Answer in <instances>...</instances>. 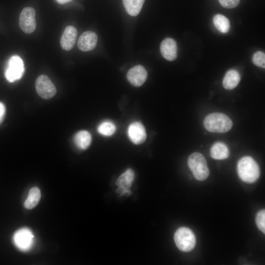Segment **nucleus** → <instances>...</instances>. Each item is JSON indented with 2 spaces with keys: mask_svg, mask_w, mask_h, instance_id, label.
<instances>
[{
  "mask_svg": "<svg viewBox=\"0 0 265 265\" xmlns=\"http://www.w3.org/2000/svg\"><path fill=\"white\" fill-rule=\"evenodd\" d=\"M160 51L162 56L168 61L175 60L177 56V46L171 38H166L161 43Z\"/></svg>",
  "mask_w": 265,
  "mask_h": 265,
  "instance_id": "obj_12",
  "label": "nucleus"
},
{
  "mask_svg": "<svg viewBox=\"0 0 265 265\" xmlns=\"http://www.w3.org/2000/svg\"><path fill=\"white\" fill-rule=\"evenodd\" d=\"M77 36L76 28L72 26H67L64 29L60 39V46L65 51H70L74 47Z\"/></svg>",
  "mask_w": 265,
  "mask_h": 265,
  "instance_id": "obj_13",
  "label": "nucleus"
},
{
  "mask_svg": "<svg viewBox=\"0 0 265 265\" xmlns=\"http://www.w3.org/2000/svg\"><path fill=\"white\" fill-rule=\"evenodd\" d=\"M174 239L178 248L183 252L192 250L196 244V238L193 232L188 228L182 227L176 231Z\"/></svg>",
  "mask_w": 265,
  "mask_h": 265,
  "instance_id": "obj_4",
  "label": "nucleus"
},
{
  "mask_svg": "<svg viewBox=\"0 0 265 265\" xmlns=\"http://www.w3.org/2000/svg\"><path fill=\"white\" fill-rule=\"evenodd\" d=\"M240 80V75L237 70H230L227 72L224 77L223 86L227 90L233 89L238 84Z\"/></svg>",
  "mask_w": 265,
  "mask_h": 265,
  "instance_id": "obj_15",
  "label": "nucleus"
},
{
  "mask_svg": "<svg viewBox=\"0 0 265 265\" xmlns=\"http://www.w3.org/2000/svg\"><path fill=\"white\" fill-rule=\"evenodd\" d=\"M237 172L239 178L247 183H253L259 178L260 168L256 161L251 157L241 158L237 164Z\"/></svg>",
  "mask_w": 265,
  "mask_h": 265,
  "instance_id": "obj_1",
  "label": "nucleus"
},
{
  "mask_svg": "<svg viewBox=\"0 0 265 265\" xmlns=\"http://www.w3.org/2000/svg\"><path fill=\"white\" fill-rule=\"evenodd\" d=\"M116 130L115 125L111 121H106L101 123L98 127V132L105 136L112 135Z\"/></svg>",
  "mask_w": 265,
  "mask_h": 265,
  "instance_id": "obj_21",
  "label": "nucleus"
},
{
  "mask_svg": "<svg viewBox=\"0 0 265 265\" xmlns=\"http://www.w3.org/2000/svg\"><path fill=\"white\" fill-rule=\"evenodd\" d=\"M256 223L258 229L264 234L265 233V211L262 210L257 214Z\"/></svg>",
  "mask_w": 265,
  "mask_h": 265,
  "instance_id": "obj_23",
  "label": "nucleus"
},
{
  "mask_svg": "<svg viewBox=\"0 0 265 265\" xmlns=\"http://www.w3.org/2000/svg\"><path fill=\"white\" fill-rule=\"evenodd\" d=\"M220 4L226 8H233L236 7L240 0H218Z\"/></svg>",
  "mask_w": 265,
  "mask_h": 265,
  "instance_id": "obj_24",
  "label": "nucleus"
},
{
  "mask_svg": "<svg viewBox=\"0 0 265 265\" xmlns=\"http://www.w3.org/2000/svg\"><path fill=\"white\" fill-rule=\"evenodd\" d=\"M41 198V192L37 187H32L29 191L27 197L24 203L26 209L34 208L39 203Z\"/></svg>",
  "mask_w": 265,
  "mask_h": 265,
  "instance_id": "obj_18",
  "label": "nucleus"
},
{
  "mask_svg": "<svg viewBox=\"0 0 265 265\" xmlns=\"http://www.w3.org/2000/svg\"><path fill=\"white\" fill-rule=\"evenodd\" d=\"M35 88L38 94L43 99L48 100L53 97L56 89L49 78L44 75L39 76L35 82Z\"/></svg>",
  "mask_w": 265,
  "mask_h": 265,
  "instance_id": "obj_6",
  "label": "nucleus"
},
{
  "mask_svg": "<svg viewBox=\"0 0 265 265\" xmlns=\"http://www.w3.org/2000/svg\"><path fill=\"white\" fill-rule=\"evenodd\" d=\"M33 236L27 229L24 228L17 231L13 237L16 245L21 250H27L32 246Z\"/></svg>",
  "mask_w": 265,
  "mask_h": 265,
  "instance_id": "obj_8",
  "label": "nucleus"
},
{
  "mask_svg": "<svg viewBox=\"0 0 265 265\" xmlns=\"http://www.w3.org/2000/svg\"><path fill=\"white\" fill-rule=\"evenodd\" d=\"M73 0H56L57 3L59 4H65Z\"/></svg>",
  "mask_w": 265,
  "mask_h": 265,
  "instance_id": "obj_27",
  "label": "nucleus"
},
{
  "mask_svg": "<svg viewBox=\"0 0 265 265\" xmlns=\"http://www.w3.org/2000/svg\"><path fill=\"white\" fill-rule=\"evenodd\" d=\"M188 166L194 178L198 181H204L209 175V169L204 156L201 153L191 154L187 160Z\"/></svg>",
  "mask_w": 265,
  "mask_h": 265,
  "instance_id": "obj_3",
  "label": "nucleus"
},
{
  "mask_svg": "<svg viewBox=\"0 0 265 265\" xmlns=\"http://www.w3.org/2000/svg\"><path fill=\"white\" fill-rule=\"evenodd\" d=\"M134 178L133 171L129 168L118 177L116 185L118 187L129 188L132 185Z\"/></svg>",
  "mask_w": 265,
  "mask_h": 265,
  "instance_id": "obj_19",
  "label": "nucleus"
},
{
  "mask_svg": "<svg viewBox=\"0 0 265 265\" xmlns=\"http://www.w3.org/2000/svg\"><path fill=\"white\" fill-rule=\"evenodd\" d=\"M97 41L98 36L95 32L92 31H86L79 37L77 45L81 51H90L95 48Z\"/></svg>",
  "mask_w": 265,
  "mask_h": 265,
  "instance_id": "obj_11",
  "label": "nucleus"
},
{
  "mask_svg": "<svg viewBox=\"0 0 265 265\" xmlns=\"http://www.w3.org/2000/svg\"><path fill=\"white\" fill-rule=\"evenodd\" d=\"M210 155L215 159L221 160L227 159L229 155V150L227 146L221 142H216L212 146Z\"/></svg>",
  "mask_w": 265,
  "mask_h": 265,
  "instance_id": "obj_14",
  "label": "nucleus"
},
{
  "mask_svg": "<svg viewBox=\"0 0 265 265\" xmlns=\"http://www.w3.org/2000/svg\"><path fill=\"white\" fill-rule=\"evenodd\" d=\"M128 134L131 141L135 144L143 143L147 136L145 127L139 122H134L130 125Z\"/></svg>",
  "mask_w": 265,
  "mask_h": 265,
  "instance_id": "obj_10",
  "label": "nucleus"
},
{
  "mask_svg": "<svg viewBox=\"0 0 265 265\" xmlns=\"http://www.w3.org/2000/svg\"><path fill=\"white\" fill-rule=\"evenodd\" d=\"M5 107L4 105L0 102V124L2 122L5 115Z\"/></svg>",
  "mask_w": 265,
  "mask_h": 265,
  "instance_id": "obj_26",
  "label": "nucleus"
},
{
  "mask_svg": "<svg viewBox=\"0 0 265 265\" xmlns=\"http://www.w3.org/2000/svg\"><path fill=\"white\" fill-rule=\"evenodd\" d=\"M145 0H123L127 12L132 16H136L140 12Z\"/></svg>",
  "mask_w": 265,
  "mask_h": 265,
  "instance_id": "obj_17",
  "label": "nucleus"
},
{
  "mask_svg": "<svg viewBox=\"0 0 265 265\" xmlns=\"http://www.w3.org/2000/svg\"><path fill=\"white\" fill-rule=\"evenodd\" d=\"M252 62L256 66L265 68V54L264 52L258 51L254 53L252 57Z\"/></svg>",
  "mask_w": 265,
  "mask_h": 265,
  "instance_id": "obj_22",
  "label": "nucleus"
},
{
  "mask_svg": "<svg viewBox=\"0 0 265 265\" xmlns=\"http://www.w3.org/2000/svg\"><path fill=\"white\" fill-rule=\"evenodd\" d=\"M91 141L92 136L90 132L84 130L78 132L74 137V142L76 146L81 150H85L88 148Z\"/></svg>",
  "mask_w": 265,
  "mask_h": 265,
  "instance_id": "obj_16",
  "label": "nucleus"
},
{
  "mask_svg": "<svg viewBox=\"0 0 265 265\" xmlns=\"http://www.w3.org/2000/svg\"><path fill=\"white\" fill-rule=\"evenodd\" d=\"M116 192L121 195H129L132 194L131 191L130 190L129 188H122V187H119L117 190Z\"/></svg>",
  "mask_w": 265,
  "mask_h": 265,
  "instance_id": "obj_25",
  "label": "nucleus"
},
{
  "mask_svg": "<svg viewBox=\"0 0 265 265\" xmlns=\"http://www.w3.org/2000/svg\"><path fill=\"white\" fill-rule=\"evenodd\" d=\"M215 27L221 32L226 33L229 31L230 25L229 20L224 16L218 14L213 18Z\"/></svg>",
  "mask_w": 265,
  "mask_h": 265,
  "instance_id": "obj_20",
  "label": "nucleus"
},
{
  "mask_svg": "<svg viewBox=\"0 0 265 265\" xmlns=\"http://www.w3.org/2000/svg\"><path fill=\"white\" fill-rule=\"evenodd\" d=\"M25 72L24 64L21 58L16 55L11 56L5 71V77L10 82L20 80Z\"/></svg>",
  "mask_w": 265,
  "mask_h": 265,
  "instance_id": "obj_5",
  "label": "nucleus"
},
{
  "mask_svg": "<svg viewBox=\"0 0 265 265\" xmlns=\"http://www.w3.org/2000/svg\"><path fill=\"white\" fill-rule=\"evenodd\" d=\"M205 128L210 132L224 133L229 131L232 127L231 119L226 114L214 112L207 115L203 122Z\"/></svg>",
  "mask_w": 265,
  "mask_h": 265,
  "instance_id": "obj_2",
  "label": "nucleus"
},
{
  "mask_svg": "<svg viewBox=\"0 0 265 265\" xmlns=\"http://www.w3.org/2000/svg\"><path fill=\"white\" fill-rule=\"evenodd\" d=\"M21 29L26 33H31L35 29V11L33 8L26 7L22 11L19 17Z\"/></svg>",
  "mask_w": 265,
  "mask_h": 265,
  "instance_id": "obj_7",
  "label": "nucleus"
},
{
  "mask_svg": "<svg viewBox=\"0 0 265 265\" xmlns=\"http://www.w3.org/2000/svg\"><path fill=\"white\" fill-rule=\"evenodd\" d=\"M147 76V72L145 68L141 65H137L128 71L127 78L132 85L138 87L145 82Z\"/></svg>",
  "mask_w": 265,
  "mask_h": 265,
  "instance_id": "obj_9",
  "label": "nucleus"
}]
</instances>
